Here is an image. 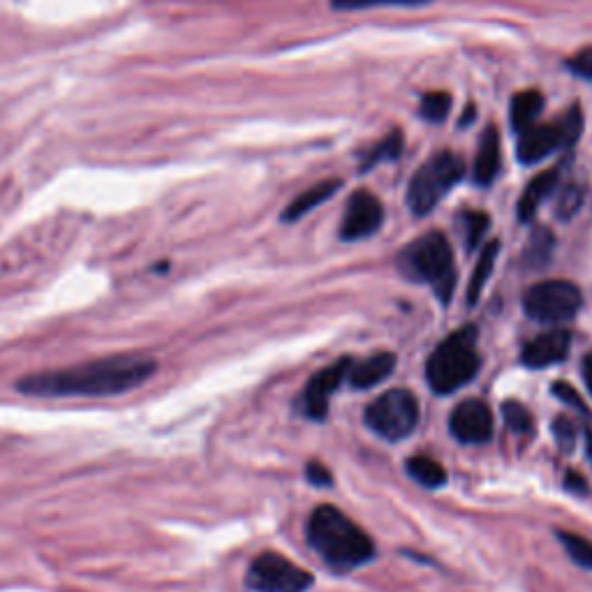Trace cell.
I'll return each instance as SVG.
<instances>
[{"label": "cell", "instance_id": "cell-33", "mask_svg": "<svg viewBox=\"0 0 592 592\" xmlns=\"http://www.w3.org/2000/svg\"><path fill=\"white\" fill-rule=\"evenodd\" d=\"M585 446H588V456L592 463V433H585Z\"/></svg>", "mask_w": 592, "mask_h": 592}, {"label": "cell", "instance_id": "cell-19", "mask_svg": "<svg viewBox=\"0 0 592 592\" xmlns=\"http://www.w3.org/2000/svg\"><path fill=\"white\" fill-rule=\"evenodd\" d=\"M498 253H500V243L498 241H491L488 246L481 251L477 264H475V271H473V278H469V285H467V301L469 303H477L488 278H491L494 274V267H496V259H498Z\"/></svg>", "mask_w": 592, "mask_h": 592}, {"label": "cell", "instance_id": "cell-8", "mask_svg": "<svg viewBox=\"0 0 592 592\" xmlns=\"http://www.w3.org/2000/svg\"><path fill=\"white\" fill-rule=\"evenodd\" d=\"M583 130V116L581 109H569L562 118L554 120L548 126L530 128L521 132L519 141V160L523 165H533V162L544 160L546 155L554 153L560 147H571L581 137Z\"/></svg>", "mask_w": 592, "mask_h": 592}, {"label": "cell", "instance_id": "cell-16", "mask_svg": "<svg viewBox=\"0 0 592 592\" xmlns=\"http://www.w3.org/2000/svg\"><path fill=\"white\" fill-rule=\"evenodd\" d=\"M556 186H558V170H548L530 181L519 201V218L521 220L533 218L539 209V204L556 190Z\"/></svg>", "mask_w": 592, "mask_h": 592}, {"label": "cell", "instance_id": "cell-15", "mask_svg": "<svg viewBox=\"0 0 592 592\" xmlns=\"http://www.w3.org/2000/svg\"><path fill=\"white\" fill-rule=\"evenodd\" d=\"M500 162H502L500 135L494 126H488L479 139V151H477L475 167H473V176L479 186H491L500 172Z\"/></svg>", "mask_w": 592, "mask_h": 592}, {"label": "cell", "instance_id": "cell-27", "mask_svg": "<svg viewBox=\"0 0 592 592\" xmlns=\"http://www.w3.org/2000/svg\"><path fill=\"white\" fill-rule=\"evenodd\" d=\"M554 436H556V442L560 444L562 452H571V449L577 446V426L571 423V419L567 417H560L556 419L554 423Z\"/></svg>", "mask_w": 592, "mask_h": 592}, {"label": "cell", "instance_id": "cell-4", "mask_svg": "<svg viewBox=\"0 0 592 592\" xmlns=\"http://www.w3.org/2000/svg\"><path fill=\"white\" fill-rule=\"evenodd\" d=\"M401 271L407 278L433 285L442 301H449L456 288L454 253L446 236L440 232H431L410 243L401 255Z\"/></svg>", "mask_w": 592, "mask_h": 592}, {"label": "cell", "instance_id": "cell-20", "mask_svg": "<svg viewBox=\"0 0 592 592\" xmlns=\"http://www.w3.org/2000/svg\"><path fill=\"white\" fill-rule=\"evenodd\" d=\"M407 473H410V477L426 488H440L446 484L444 467L428 456H415L407 461Z\"/></svg>", "mask_w": 592, "mask_h": 592}, {"label": "cell", "instance_id": "cell-21", "mask_svg": "<svg viewBox=\"0 0 592 592\" xmlns=\"http://www.w3.org/2000/svg\"><path fill=\"white\" fill-rule=\"evenodd\" d=\"M558 537L565 544L571 560L585 569H592V542H588L585 537L574 535V533H560Z\"/></svg>", "mask_w": 592, "mask_h": 592}, {"label": "cell", "instance_id": "cell-1", "mask_svg": "<svg viewBox=\"0 0 592 592\" xmlns=\"http://www.w3.org/2000/svg\"><path fill=\"white\" fill-rule=\"evenodd\" d=\"M158 371L153 357L114 355L70 369L31 373L16 382V392L39 398L68 396H116L137 390Z\"/></svg>", "mask_w": 592, "mask_h": 592}, {"label": "cell", "instance_id": "cell-3", "mask_svg": "<svg viewBox=\"0 0 592 592\" xmlns=\"http://www.w3.org/2000/svg\"><path fill=\"white\" fill-rule=\"evenodd\" d=\"M477 329L463 326L456 334L440 343L438 350L426 363V378L438 394H454L465 386L479 371Z\"/></svg>", "mask_w": 592, "mask_h": 592}, {"label": "cell", "instance_id": "cell-18", "mask_svg": "<svg viewBox=\"0 0 592 592\" xmlns=\"http://www.w3.org/2000/svg\"><path fill=\"white\" fill-rule=\"evenodd\" d=\"M544 109V97L539 91H523L512 100V126L516 132H525L535 126Z\"/></svg>", "mask_w": 592, "mask_h": 592}, {"label": "cell", "instance_id": "cell-22", "mask_svg": "<svg viewBox=\"0 0 592 592\" xmlns=\"http://www.w3.org/2000/svg\"><path fill=\"white\" fill-rule=\"evenodd\" d=\"M431 0H332L336 10H369V8H413V5H426Z\"/></svg>", "mask_w": 592, "mask_h": 592}, {"label": "cell", "instance_id": "cell-31", "mask_svg": "<svg viewBox=\"0 0 592 592\" xmlns=\"http://www.w3.org/2000/svg\"><path fill=\"white\" fill-rule=\"evenodd\" d=\"M583 380H585V386H588V392L592 394V352L585 357L583 361Z\"/></svg>", "mask_w": 592, "mask_h": 592}, {"label": "cell", "instance_id": "cell-5", "mask_svg": "<svg viewBox=\"0 0 592 592\" xmlns=\"http://www.w3.org/2000/svg\"><path fill=\"white\" fill-rule=\"evenodd\" d=\"M465 174L463 158L442 151L433 158H428L421 170L413 176L410 188H407V204L413 213L426 216L431 213L440 199L452 190Z\"/></svg>", "mask_w": 592, "mask_h": 592}, {"label": "cell", "instance_id": "cell-26", "mask_svg": "<svg viewBox=\"0 0 592 592\" xmlns=\"http://www.w3.org/2000/svg\"><path fill=\"white\" fill-rule=\"evenodd\" d=\"M486 230H488V216H484L479 211L465 216V246H467V251L477 248V243L481 241Z\"/></svg>", "mask_w": 592, "mask_h": 592}, {"label": "cell", "instance_id": "cell-6", "mask_svg": "<svg viewBox=\"0 0 592 592\" xmlns=\"http://www.w3.org/2000/svg\"><path fill=\"white\" fill-rule=\"evenodd\" d=\"M365 423L384 440H405L419 423V403L413 392L392 390L365 407Z\"/></svg>", "mask_w": 592, "mask_h": 592}, {"label": "cell", "instance_id": "cell-29", "mask_svg": "<svg viewBox=\"0 0 592 592\" xmlns=\"http://www.w3.org/2000/svg\"><path fill=\"white\" fill-rule=\"evenodd\" d=\"M581 201H583L581 193H579L577 188H569V190L565 193V197L560 199L558 216H560V218H569V216H574V213L579 211V207H581Z\"/></svg>", "mask_w": 592, "mask_h": 592}, {"label": "cell", "instance_id": "cell-25", "mask_svg": "<svg viewBox=\"0 0 592 592\" xmlns=\"http://www.w3.org/2000/svg\"><path fill=\"white\" fill-rule=\"evenodd\" d=\"M403 153V135L401 132H392L390 137H386L384 141H380V144L371 151L369 160H365V170L373 167L375 162H382V160H394Z\"/></svg>", "mask_w": 592, "mask_h": 592}, {"label": "cell", "instance_id": "cell-17", "mask_svg": "<svg viewBox=\"0 0 592 592\" xmlns=\"http://www.w3.org/2000/svg\"><path fill=\"white\" fill-rule=\"evenodd\" d=\"M338 188H340V181H338V178H332V181H322V183H317V186H313L311 190L301 193V195H299V197H297V199L290 204V207L285 209L282 220H290V222H294V220L303 218L305 213H311L313 209H317L320 204H324L326 199L334 197Z\"/></svg>", "mask_w": 592, "mask_h": 592}, {"label": "cell", "instance_id": "cell-28", "mask_svg": "<svg viewBox=\"0 0 592 592\" xmlns=\"http://www.w3.org/2000/svg\"><path fill=\"white\" fill-rule=\"evenodd\" d=\"M567 68L574 72L577 77L592 79V47H585V49H581V51H577L574 56H571Z\"/></svg>", "mask_w": 592, "mask_h": 592}, {"label": "cell", "instance_id": "cell-24", "mask_svg": "<svg viewBox=\"0 0 592 592\" xmlns=\"http://www.w3.org/2000/svg\"><path fill=\"white\" fill-rule=\"evenodd\" d=\"M449 112H452V97H449L446 93L438 91V93H428L423 95L421 100V116L426 120H444L449 116Z\"/></svg>", "mask_w": 592, "mask_h": 592}, {"label": "cell", "instance_id": "cell-2", "mask_svg": "<svg viewBox=\"0 0 592 592\" xmlns=\"http://www.w3.org/2000/svg\"><path fill=\"white\" fill-rule=\"evenodd\" d=\"M309 542L336 569H355L375 556L373 539L332 504H322L311 514Z\"/></svg>", "mask_w": 592, "mask_h": 592}, {"label": "cell", "instance_id": "cell-13", "mask_svg": "<svg viewBox=\"0 0 592 592\" xmlns=\"http://www.w3.org/2000/svg\"><path fill=\"white\" fill-rule=\"evenodd\" d=\"M571 334L567 329H554L530 340L523 350V363L527 369H548L569 357Z\"/></svg>", "mask_w": 592, "mask_h": 592}, {"label": "cell", "instance_id": "cell-9", "mask_svg": "<svg viewBox=\"0 0 592 592\" xmlns=\"http://www.w3.org/2000/svg\"><path fill=\"white\" fill-rule=\"evenodd\" d=\"M246 581L255 592H305L313 585V574L285 556L267 550L251 562Z\"/></svg>", "mask_w": 592, "mask_h": 592}, {"label": "cell", "instance_id": "cell-14", "mask_svg": "<svg viewBox=\"0 0 592 592\" xmlns=\"http://www.w3.org/2000/svg\"><path fill=\"white\" fill-rule=\"evenodd\" d=\"M394 369H396V357L392 352H380V355L363 359L357 365L350 363L347 382H350L355 390H371V386H378L382 380L390 378Z\"/></svg>", "mask_w": 592, "mask_h": 592}, {"label": "cell", "instance_id": "cell-23", "mask_svg": "<svg viewBox=\"0 0 592 592\" xmlns=\"http://www.w3.org/2000/svg\"><path fill=\"white\" fill-rule=\"evenodd\" d=\"M502 415H504V421L507 426L512 428L514 433H530L533 431V415L527 413V407L516 403V401H509L502 405Z\"/></svg>", "mask_w": 592, "mask_h": 592}, {"label": "cell", "instance_id": "cell-32", "mask_svg": "<svg viewBox=\"0 0 592 592\" xmlns=\"http://www.w3.org/2000/svg\"><path fill=\"white\" fill-rule=\"evenodd\" d=\"M567 486H569V488H579V491H583V488H585V481H583V479H579L577 475H569Z\"/></svg>", "mask_w": 592, "mask_h": 592}, {"label": "cell", "instance_id": "cell-30", "mask_svg": "<svg viewBox=\"0 0 592 592\" xmlns=\"http://www.w3.org/2000/svg\"><path fill=\"white\" fill-rule=\"evenodd\" d=\"M305 477L311 479V484L315 486H329L332 484V473L326 469L322 463H309V467H305Z\"/></svg>", "mask_w": 592, "mask_h": 592}, {"label": "cell", "instance_id": "cell-12", "mask_svg": "<svg viewBox=\"0 0 592 592\" xmlns=\"http://www.w3.org/2000/svg\"><path fill=\"white\" fill-rule=\"evenodd\" d=\"M350 371V359H340L329 369L320 371L303 392V410L311 419H324L329 413V401L336 394L338 386L347 380Z\"/></svg>", "mask_w": 592, "mask_h": 592}, {"label": "cell", "instance_id": "cell-11", "mask_svg": "<svg viewBox=\"0 0 592 592\" xmlns=\"http://www.w3.org/2000/svg\"><path fill=\"white\" fill-rule=\"evenodd\" d=\"M382 220H384L382 201L369 190H359L350 197V201H347L340 236L345 241H359L365 236H373L382 228Z\"/></svg>", "mask_w": 592, "mask_h": 592}, {"label": "cell", "instance_id": "cell-10", "mask_svg": "<svg viewBox=\"0 0 592 592\" xmlns=\"http://www.w3.org/2000/svg\"><path fill=\"white\" fill-rule=\"evenodd\" d=\"M449 431L458 442L484 444L494 436V415L484 401H463L449 417Z\"/></svg>", "mask_w": 592, "mask_h": 592}, {"label": "cell", "instance_id": "cell-7", "mask_svg": "<svg viewBox=\"0 0 592 592\" xmlns=\"http://www.w3.org/2000/svg\"><path fill=\"white\" fill-rule=\"evenodd\" d=\"M525 313L544 324H565L577 317L583 297L574 282L569 280H546L535 285L523 299Z\"/></svg>", "mask_w": 592, "mask_h": 592}]
</instances>
